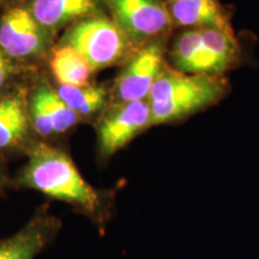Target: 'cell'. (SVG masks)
Returning a JSON list of instances; mask_svg holds the SVG:
<instances>
[{"label": "cell", "mask_w": 259, "mask_h": 259, "mask_svg": "<svg viewBox=\"0 0 259 259\" xmlns=\"http://www.w3.org/2000/svg\"><path fill=\"white\" fill-rule=\"evenodd\" d=\"M25 156L27 162L11 178L12 187L35 190L69 204L100 231H105L114 211V190L94 187L84 179L69 153L57 144L38 141Z\"/></svg>", "instance_id": "cell-1"}, {"label": "cell", "mask_w": 259, "mask_h": 259, "mask_svg": "<svg viewBox=\"0 0 259 259\" xmlns=\"http://www.w3.org/2000/svg\"><path fill=\"white\" fill-rule=\"evenodd\" d=\"M228 90L223 74L184 73L167 63L148 96L151 126L185 120L219 103Z\"/></svg>", "instance_id": "cell-2"}, {"label": "cell", "mask_w": 259, "mask_h": 259, "mask_svg": "<svg viewBox=\"0 0 259 259\" xmlns=\"http://www.w3.org/2000/svg\"><path fill=\"white\" fill-rule=\"evenodd\" d=\"M168 65L184 73L223 74L240 59L232 32L216 29H184L167 48Z\"/></svg>", "instance_id": "cell-3"}, {"label": "cell", "mask_w": 259, "mask_h": 259, "mask_svg": "<svg viewBox=\"0 0 259 259\" xmlns=\"http://www.w3.org/2000/svg\"><path fill=\"white\" fill-rule=\"evenodd\" d=\"M57 44L78 51L94 73L121 65L136 48L107 11L70 25L59 35Z\"/></svg>", "instance_id": "cell-4"}, {"label": "cell", "mask_w": 259, "mask_h": 259, "mask_svg": "<svg viewBox=\"0 0 259 259\" xmlns=\"http://www.w3.org/2000/svg\"><path fill=\"white\" fill-rule=\"evenodd\" d=\"M58 38L38 23L21 0L0 6V46L17 63L40 69Z\"/></svg>", "instance_id": "cell-5"}, {"label": "cell", "mask_w": 259, "mask_h": 259, "mask_svg": "<svg viewBox=\"0 0 259 259\" xmlns=\"http://www.w3.org/2000/svg\"><path fill=\"white\" fill-rule=\"evenodd\" d=\"M97 160L106 164L136 137L151 127L148 100L109 103L94 121Z\"/></svg>", "instance_id": "cell-6"}, {"label": "cell", "mask_w": 259, "mask_h": 259, "mask_svg": "<svg viewBox=\"0 0 259 259\" xmlns=\"http://www.w3.org/2000/svg\"><path fill=\"white\" fill-rule=\"evenodd\" d=\"M167 37L135 48L121 64L111 89V103L148 100L158 74L167 64Z\"/></svg>", "instance_id": "cell-7"}, {"label": "cell", "mask_w": 259, "mask_h": 259, "mask_svg": "<svg viewBox=\"0 0 259 259\" xmlns=\"http://www.w3.org/2000/svg\"><path fill=\"white\" fill-rule=\"evenodd\" d=\"M28 113L38 141L56 144L82 124L76 113L58 95L53 82L38 72L28 87Z\"/></svg>", "instance_id": "cell-8"}, {"label": "cell", "mask_w": 259, "mask_h": 259, "mask_svg": "<svg viewBox=\"0 0 259 259\" xmlns=\"http://www.w3.org/2000/svg\"><path fill=\"white\" fill-rule=\"evenodd\" d=\"M107 14L137 48L167 37L174 27L163 0H102Z\"/></svg>", "instance_id": "cell-9"}, {"label": "cell", "mask_w": 259, "mask_h": 259, "mask_svg": "<svg viewBox=\"0 0 259 259\" xmlns=\"http://www.w3.org/2000/svg\"><path fill=\"white\" fill-rule=\"evenodd\" d=\"M28 87L0 94V157L27 155L38 139L28 113Z\"/></svg>", "instance_id": "cell-10"}, {"label": "cell", "mask_w": 259, "mask_h": 259, "mask_svg": "<svg viewBox=\"0 0 259 259\" xmlns=\"http://www.w3.org/2000/svg\"><path fill=\"white\" fill-rule=\"evenodd\" d=\"M60 229V219L44 204L19 231L0 240V259H35L56 240Z\"/></svg>", "instance_id": "cell-11"}, {"label": "cell", "mask_w": 259, "mask_h": 259, "mask_svg": "<svg viewBox=\"0 0 259 259\" xmlns=\"http://www.w3.org/2000/svg\"><path fill=\"white\" fill-rule=\"evenodd\" d=\"M38 23L59 35L80 19L106 11L102 0H21Z\"/></svg>", "instance_id": "cell-12"}, {"label": "cell", "mask_w": 259, "mask_h": 259, "mask_svg": "<svg viewBox=\"0 0 259 259\" xmlns=\"http://www.w3.org/2000/svg\"><path fill=\"white\" fill-rule=\"evenodd\" d=\"M164 3L174 27L216 29L234 34L229 16L219 0H168Z\"/></svg>", "instance_id": "cell-13"}, {"label": "cell", "mask_w": 259, "mask_h": 259, "mask_svg": "<svg viewBox=\"0 0 259 259\" xmlns=\"http://www.w3.org/2000/svg\"><path fill=\"white\" fill-rule=\"evenodd\" d=\"M58 95L76 113L82 124H94L111 103V89L106 84L90 82L85 85H61L54 83Z\"/></svg>", "instance_id": "cell-14"}, {"label": "cell", "mask_w": 259, "mask_h": 259, "mask_svg": "<svg viewBox=\"0 0 259 259\" xmlns=\"http://www.w3.org/2000/svg\"><path fill=\"white\" fill-rule=\"evenodd\" d=\"M54 83L61 85H85L93 82L92 67L85 58L67 45L57 44L46 61Z\"/></svg>", "instance_id": "cell-15"}, {"label": "cell", "mask_w": 259, "mask_h": 259, "mask_svg": "<svg viewBox=\"0 0 259 259\" xmlns=\"http://www.w3.org/2000/svg\"><path fill=\"white\" fill-rule=\"evenodd\" d=\"M40 72V69L24 66L11 59L0 46V94L27 87Z\"/></svg>", "instance_id": "cell-16"}, {"label": "cell", "mask_w": 259, "mask_h": 259, "mask_svg": "<svg viewBox=\"0 0 259 259\" xmlns=\"http://www.w3.org/2000/svg\"><path fill=\"white\" fill-rule=\"evenodd\" d=\"M9 186H11V178L9 176L4 161L0 157V196L5 192Z\"/></svg>", "instance_id": "cell-17"}, {"label": "cell", "mask_w": 259, "mask_h": 259, "mask_svg": "<svg viewBox=\"0 0 259 259\" xmlns=\"http://www.w3.org/2000/svg\"><path fill=\"white\" fill-rule=\"evenodd\" d=\"M15 2H18V0H0V6L11 4V3H15Z\"/></svg>", "instance_id": "cell-18"}, {"label": "cell", "mask_w": 259, "mask_h": 259, "mask_svg": "<svg viewBox=\"0 0 259 259\" xmlns=\"http://www.w3.org/2000/svg\"><path fill=\"white\" fill-rule=\"evenodd\" d=\"M163 2H168V0H163Z\"/></svg>", "instance_id": "cell-19"}]
</instances>
